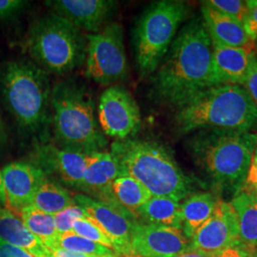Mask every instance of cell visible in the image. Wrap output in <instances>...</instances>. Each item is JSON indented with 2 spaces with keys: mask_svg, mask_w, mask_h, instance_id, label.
<instances>
[{
  "mask_svg": "<svg viewBox=\"0 0 257 257\" xmlns=\"http://www.w3.org/2000/svg\"><path fill=\"white\" fill-rule=\"evenodd\" d=\"M132 255L138 257H175L190 248L183 231L143 221L134 222L131 233Z\"/></svg>",
  "mask_w": 257,
  "mask_h": 257,
  "instance_id": "12",
  "label": "cell"
},
{
  "mask_svg": "<svg viewBox=\"0 0 257 257\" xmlns=\"http://www.w3.org/2000/svg\"><path fill=\"white\" fill-rule=\"evenodd\" d=\"M29 4L23 0H0V21L14 19L24 11Z\"/></svg>",
  "mask_w": 257,
  "mask_h": 257,
  "instance_id": "31",
  "label": "cell"
},
{
  "mask_svg": "<svg viewBox=\"0 0 257 257\" xmlns=\"http://www.w3.org/2000/svg\"><path fill=\"white\" fill-rule=\"evenodd\" d=\"M254 257H257V251H256V253H255V255H254Z\"/></svg>",
  "mask_w": 257,
  "mask_h": 257,
  "instance_id": "43",
  "label": "cell"
},
{
  "mask_svg": "<svg viewBox=\"0 0 257 257\" xmlns=\"http://www.w3.org/2000/svg\"><path fill=\"white\" fill-rule=\"evenodd\" d=\"M73 232L113 250L110 239L91 218H80L74 223Z\"/></svg>",
  "mask_w": 257,
  "mask_h": 257,
  "instance_id": "28",
  "label": "cell"
},
{
  "mask_svg": "<svg viewBox=\"0 0 257 257\" xmlns=\"http://www.w3.org/2000/svg\"><path fill=\"white\" fill-rule=\"evenodd\" d=\"M74 196L61 185L47 178L39 186L32 206L50 214H55L74 205Z\"/></svg>",
  "mask_w": 257,
  "mask_h": 257,
  "instance_id": "26",
  "label": "cell"
},
{
  "mask_svg": "<svg viewBox=\"0 0 257 257\" xmlns=\"http://www.w3.org/2000/svg\"><path fill=\"white\" fill-rule=\"evenodd\" d=\"M74 202L81 207L110 239L113 250L123 255H132L131 233L137 217L128 211L99 201L86 194H75Z\"/></svg>",
  "mask_w": 257,
  "mask_h": 257,
  "instance_id": "11",
  "label": "cell"
},
{
  "mask_svg": "<svg viewBox=\"0 0 257 257\" xmlns=\"http://www.w3.org/2000/svg\"><path fill=\"white\" fill-rule=\"evenodd\" d=\"M143 222L182 230L181 204L169 197L152 196L137 212Z\"/></svg>",
  "mask_w": 257,
  "mask_h": 257,
  "instance_id": "22",
  "label": "cell"
},
{
  "mask_svg": "<svg viewBox=\"0 0 257 257\" xmlns=\"http://www.w3.org/2000/svg\"><path fill=\"white\" fill-rule=\"evenodd\" d=\"M87 38L85 74L101 86H113L124 81L128 74V65L124 46L122 25L113 22Z\"/></svg>",
  "mask_w": 257,
  "mask_h": 257,
  "instance_id": "9",
  "label": "cell"
},
{
  "mask_svg": "<svg viewBox=\"0 0 257 257\" xmlns=\"http://www.w3.org/2000/svg\"><path fill=\"white\" fill-rule=\"evenodd\" d=\"M48 257H100L92 256V255H85L80 253H75L63 248H49V256Z\"/></svg>",
  "mask_w": 257,
  "mask_h": 257,
  "instance_id": "37",
  "label": "cell"
},
{
  "mask_svg": "<svg viewBox=\"0 0 257 257\" xmlns=\"http://www.w3.org/2000/svg\"><path fill=\"white\" fill-rule=\"evenodd\" d=\"M204 5L215 10L223 15L237 19L243 24L247 13L246 1L241 0H208L202 2Z\"/></svg>",
  "mask_w": 257,
  "mask_h": 257,
  "instance_id": "29",
  "label": "cell"
},
{
  "mask_svg": "<svg viewBox=\"0 0 257 257\" xmlns=\"http://www.w3.org/2000/svg\"><path fill=\"white\" fill-rule=\"evenodd\" d=\"M247 13L243 21V27L252 41L257 38V0L246 1Z\"/></svg>",
  "mask_w": 257,
  "mask_h": 257,
  "instance_id": "32",
  "label": "cell"
},
{
  "mask_svg": "<svg viewBox=\"0 0 257 257\" xmlns=\"http://www.w3.org/2000/svg\"><path fill=\"white\" fill-rule=\"evenodd\" d=\"M100 257H121L118 256V255H116L115 253L114 254H110V255H104V256H100Z\"/></svg>",
  "mask_w": 257,
  "mask_h": 257,
  "instance_id": "41",
  "label": "cell"
},
{
  "mask_svg": "<svg viewBox=\"0 0 257 257\" xmlns=\"http://www.w3.org/2000/svg\"><path fill=\"white\" fill-rule=\"evenodd\" d=\"M110 153L119 163L121 175L142 184L153 196L169 197L178 202L193 192V181L184 174L165 146L150 140H115Z\"/></svg>",
  "mask_w": 257,
  "mask_h": 257,
  "instance_id": "2",
  "label": "cell"
},
{
  "mask_svg": "<svg viewBox=\"0 0 257 257\" xmlns=\"http://www.w3.org/2000/svg\"><path fill=\"white\" fill-rule=\"evenodd\" d=\"M45 3L52 13L92 34L107 25L117 7V2L112 0H51Z\"/></svg>",
  "mask_w": 257,
  "mask_h": 257,
  "instance_id": "15",
  "label": "cell"
},
{
  "mask_svg": "<svg viewBox=\"0 0 257 257\" xmlns=\"http://www.w3.org/2000/svg\"><path fill=\"white\" fill-rule=\"evenodd\" d=\"M152 83L156 100L175 110L219 85L213 70L212 42L202 18H194L179 31Z\"/></svg>",
  "mask_w": 257,
  "mask_h": 257,
  "instance_id": "1",
  "label": "cell"
},
{
  "mask_svg": "<svg viewBox=\"0 0 257 257\" xmlns=\"http://www.w3.org/2000/svg\"><path fill=\"white\" fill-rule=\"evenodd\" d=\"M86 155L55 146L52 143H38L33 154V164L48 175H54L67 186L78 189L87 166Z\"/></svg>",
  "mask_w": 257,
  "mask_h": 257,
  "instance_id": "14",
  "label": "cell"
},
{
  "mask_svg": "<svg viewBox=\"0 0 257 257\" xmlns=\"http://www.w3.org/2000/svg\"><path fill=\"white\" fill-rule=\"evenodd\" d=\"M240 241L237 215L230 202L219 198L211 217L194 232L190 248L218 253Z\"/></svg>",
  "mask_w": 257,
  "mask_h": 257,
  "instance_id": "13",
  "label": "cell"
},
{
  "mask_svg": "<svg viewBox=\"0 0 257 257\" xmlns=\"http://www.w3.org/2000/svg\"><path fill=\"white\" fill-rule=\"evenodd\" d=\"M25 49L45 72L64 75L85 63L87 38L71 22L51 13L31 24Z\"/></svg>",
  "mask_w": 257,
  "mask_h": 257,
  "instance_id": "7",
  "label": "cell"
},
{
  "mask_svg": "<svg viewBox=\"0 0 257 257\" xmlns=\"http://www.w3.org/2000/svg\"><path fill=\"white\" fill-rule=\"evenodd\" d=\"M0 257H36L23 248L15 247L0 239Z\"/></svg>",
  "mask_w": 257,
  "mask_h": 257,
  "instance_id": "36",
  "label": "cell"
},
{
  "mask_svg": "<svg viewBox=\"0 0 257 257\" xmlns=\"http://www.w3.org/2000/svg\"><path fill=\"white\" fill-rule=\"evenodd\" d=\"M55 248H63L75 253L92 256H104L114 254L112 249L84 238L82 236H79L73 231L60 234Z\"/></svg>",
  "mask_w": 257,
  "mask_h": 257,
  "instance_id": "27",
  "label": "cell"
},
{
  "mask_svg": "<svg viewBox=\"0 0 257 257\" xmlns=\"http://www.w3.org/2000/svg\"><path fill=\"white\" fill-rule=\"evenodd\" d=\"M247 91L257 108V52H255L250 62L248 76L243 86Z\"/></svg>",
  "mask_w": 257,
  "mask_h": 257,
  "instance_id": "34",
  "label": "cell"
},
{
  "mask_svg": "<svg viewBox=\"0 0 257 257\" xmlns=\"http://www.w3.org/2000/svg\"><path fill=\"white\" fill-rule=\"evenodd\" d=\"M8 208L20 211L32 205L39 186L48 178L37 165L30 162H12L2 170Z\"/></svg>",
  "mask_w": 257,
  "mask_h": 257,
  "instance_id": "16",
  "label": "cell"
},
{
  "mask_svg": "<svg viewBox=\"0 0 257 257\" xmlns=\"http://www.w3.org/2000/svg\"><path fill=\"white\" fill-rule=\"evenodd\" d=\"M219 253V252H218ZM218 253L214 252H207V251H202L198 249H191L189 248L183 253L177 255L175 257H217Z\"/></svg>",
  "mask_w": 257,
  "mask_h": 257,
  "instance_id": "38",
  "label": "cell"
},
{
  "mask_svg": "<svg viewBox=\"0 0 257 257\" xmlns=\"http://www.w3.org/2000/svg\"><path fill=\"white\" fill-rule=\"evenodd\" d=\"M20 218L34 235L48 248H55L59 233L56 231L54 214L40 211L30 205L19 211Z\"/></svg>",
  "mask_w": 257,
  "mask_h": 257,
  "instance_id": "25",
  "label": "cell"
},
{
  "mask_svg": "<svg viewBox=\"0 0 257 257\" xmlns=\"http://www.w3.org/2000/svg\"><path fill=\"white\" fill-rule=\"evenodd\" d=\"M0 239L36 257L49 256V248L34 235L23 221L8 208L0 209Z\"/></svg>",
  "mask_w": 257,
  "mask_h": 257,
  "instance_id": "20",
  "label": "cell"
},
{
  "mask_svg": "<svg viewBox=\"0 0 257 257\" xmlns=\"http://www.w3.org/2000/svg\"><path fill=\"white\" fill-rule=\"evenodd\" d=\"M1 208H8V204H7V197L4 190L2 171L0 170V209Z\"/></svg>",
  "mask_w": 257,
  "mask_h": 257,
  "instance_id": "39",
  "label": "cell"
},
{
  "mask_svg": "<svg viewBox=\"0 0 257 257\" xmlns=\"http://www.w3.org/2000/svg\"><path fill=\"white\" fill-rule=\"evenodd\" d=\"M257 249L250 248L243 243L226 248L218 253L217 257H254Z\"/></svg>",
  "mask_w": 257,
  "mask_h": 257,
  "instance_id": "35",
  "label": "cell"
},
{
  "mask_svg": "<svg viewBox=\"0 0 257 257\" xmlns=\"http://www.w3.org/2000/svg\"><path fill=\"white\" fill-rule=\"evenodd\" d=\"M98 122L104 135L115 140L127 139L138 132L141 124L140 110L125 87L117 84L102 92Z\"/></svg>",
  "mask_w": 257,
  "mask_h": 257,
  "instance_id": "10",
  "label": "cell"
},
{
  "mask_svg": "<svg viewBox=\"0 0 257 257\" xmlns=\"http://www.w3.org/2000/svg\"><path fill=\"white\" fill-rule=\"evenodd\" d=\"M230 203L237 215L241 243L257 248L256 195L239 191Z\"/></svg>",
  "mask_w": 257,
  "mask_h": 257,
  "instance_id": "23",
  "label": "cell"
},
{
  "mask_svg": "<svg viewBox=\"0 0 257 257\" xmlns=\"http://www.w3.org/2000/svg\"><path fill=\"white\" fill-rule=\"evenodd\" d=\"M240 191L257 196V143L251 156L248 174Z\"/></svg>",
  "mask_w": 257,
  "mask_h": 257,
  "instance_id": "33",
  "label": "cell"
},
{
  "mask_svg": "<svg viewBox=\"0 0 257 257\" xmlns=\"http://www.w3.org/2000/svg\"><path fill=\"white\" fill-rule=\"evenodd\" d=\"M121 174L119 163L110 152L90 155L78 189L99 201L119 207L111 195V185ZM121 208V207H119Z\"/></svg>",
  "mask_w": 257,
  "mask_h": 257,
  "instance_id": "17",
  "label": "cell"
},
{
  "mask_svg": "<svg viewBox=\"0 0 257 257\" xmlns=\"http://www.w3.org/2000/svg\"><path fill=\"white\" fill-rule=\"evenodd\" d=\"M256 52L238 47L212 43V63L219 85L244 86L252 55Z\"/></svg>",
  "mask_w": 257,
  "mask_h": 257,
  "instance_id": "18",
  "label": "cell"
},
{
  "mask_svg": "<svg viewBox=\"0 0 257 257\" xmlns=\"http://www.w3.org/2000/svg\"><path fill=\"white\" fill-rule=\"evenodd\" d=\"M255 46H256V49H257V38H256V40H255Z\"/></svg>",
  "mask_w": 257,
  "mask_h": 257,
  "instance_id": "42",
  "label": "cell"
},
{
  "mask_svg": "<svg viewBox=\"0 0 257 257\" xmlns=\"http://www.w3.org/2000/svg\"><path fill=\"white\" fill-rule=\"evenodd\" d=\"M189 14L188 4L179 0L156 1L143 11L132 35L136 64L141 78L157 70Z\"/></svg>",
  "mask_w": 257,
  "mask_h": 257,
  "instance_id": "8",
  "label": "cell"
},
{
  "mask_svg": "<svg viewBox=\"0 0 257 257\" xmlns=\"http://www.w3.org/2000/svg\"><path fill=\"white\" fill-rule=\"evenodd\" d=\"M219 198L212 193H196L184 200L181 204L182 231L189 241L198 228L211 217Z\"/></svg>",
  "mask_w": 257,
  "mask_h": 257,
  "instance_id": "21",
  "label": "cell"
},
{
  "mask_svg": "<svg viewBox=\"0 0 257 257\" xmlns=\"http://www.w3.org/2000/svg\"><path fill=\"white\" fill-rule=\"evenodd\" d=\"M0 90L19 128L31 134L45 128L53 88L43 69L25 60L9 61L0 72Z\"/></svg>",
  "mask_w": 257,
  "mask_h": 257,
  "instance_id": "6",
  "label": "cell"
},
{
  "mask_svg": "<svg viewBox=\"0 0 257 257\" xmlns=\"http://www.w3.org/2000/svg\"><path fill=\"white\" fill-rule=\"evenodd\" d=\"M89 216L81 207L74 204L66 208L63 211L54 214L55 229L59 234L73 231L74 223L80 218H88Z\"/></svg>",
  "mask_w": 257,
  "mask_h": 257,
  "instance_id": "30",
  "label": "cell"
},
{
  "mask_svg": "<svg viewBox=\"0 0 257 257\" xmlns=\"http://www.w3.org/2000/svg\"><path fill=\"white\" fill-rule=\"evenodd\" d=\"M51 107L58 146L92 155L104 152L108 139L95 116L92 96L84 84L68 79L56 83Z\"/></svg>",
  "mask_w": 257,
  "mask_h": 257,
  "instance_id": "5",
  "label": "cell"
},
{
  "mask_svg": "<svg viewBox=\"0 0 257 257\" xmlns=\"http://www.w3.org/2000/svg\"><path fill=\"white\" fill-rule=\"evenodd\" d=\"M175 122L183 135L206 128L249 132L257 127V108L243 86L217 85L177 109Z\"/></svg>",
  "mask_w": 257,
  "mask_h": 257,
  "instance_id": "4",
  "label": "cell"
},
{
  "mask_svg": "<svg viewBox=\"0 0 257 257\" xmlns=\"http://www.w3.org/2000/svg\"><path fill=\"white\" fill-rule=\"evenodd\" d=\"M110 190L114 202L136 217L138 210L153 196L142 184L128 175L117 177Z\"/></svg>",
  "mask_w": 257,
  "mask_h": 257,
  "instance_id": "24",
  "label": "cell"
},
{
  "mask_svg": "<svg viewBox=\"0 0 257 257\" xmlns=\"http://www.w3.org/2000/svg\"><path fill=\"white\" fill-rule=\"evenodd\" d=\"M257 135L222 128L200 130L188 140L195 162L209 175L217 190H241L248 174Z\"/></svg>",
  "mask_w": 257,
  "mask_h": 257,
  "instance_id": "3",
  "label": "cell"
},
{
  "mask_svg": "<svg viewBox=\"0 0 257 257\" xmlns=\"http://www.w3.org/2000/svg\"><path fill=\"white\" fill-rule=\"evenodd\" d=\"M201 13L204 24L212 43L244 48L250 51L257 50L255 42L247 36L243 24L237 19L223 15L203 3Z\"/></svg>",
  "mask_w": 257,
  "mask_h": 257,
  "instance_id": "19",
  "label": "cell"
},
{
  "mask_svg": "<svg viewBox=\"0 0 257 257\" xmlns=\"http://www.w3.org/2000/svg\"><path fill=\"white\" fill-rule=\"evenodd\" d=\"M8 142V132L6 125L0 115V146L5 145Z\"/></svg>",
  "mask_w": 257,
  "mask_h": 257,
  "instance_id": "40",
  "label": "cell"
}]
</instances>
